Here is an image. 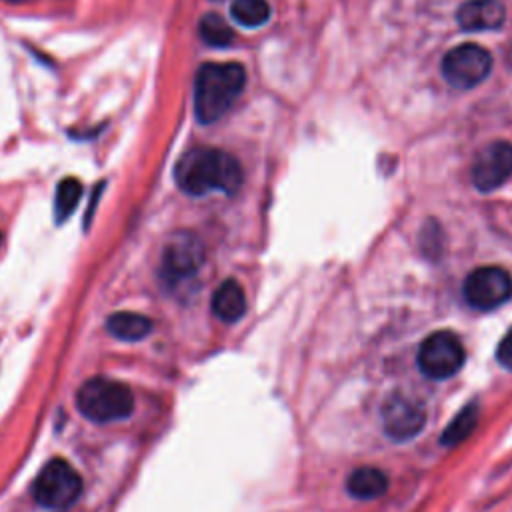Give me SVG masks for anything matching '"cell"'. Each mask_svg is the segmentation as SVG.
I'll use <instances>...</instances> for the list:
<instances>
[{
    "instance_id": "obj_10",
    "label": "cell",
    "mask_w": 512,
    "mask_h": 512,
    "mask_svg": "<svg viewBox=\"0 0 512 512\" xmlns=\"http://www.w3.org/2000/svg\"><path fill=\"white\" fill-rule=\"evenodd\" d=\"M512 174V144L496 140L486 144L472 162V182L478 190L490 192L504 184Z\"/></svg>"
},
{
    "instance_id": "obj_1",
    "label": "cell",
    "mask_w": 512,
    "mask_h": 512,
    "mask_svg": "<svg viewBox=\"0 0 512 512\" xmlns=\"http://www.w3.org/2000/svg\"><path fill=\"white\" fill-rule=\"evenodd\" d=\"M174 178L180 190L190 196H204L214 190L232 194L242 184V168L232 154L198 146L180 156Z\"/></svg>"
},
{
    "instance_id": "obj_12",
    "label": "cell",
    "mask_w": 512,
    "mask_h": 512,
    "mask_svg": "<svg viewBox=\"0 0 512 512\" xmlns=\"http://www.w3.org/2000/svg\"><path fill=\"white\" fill-rule=\"evenodd\" d=\"M212 312L222 322H236L246 312V296L242 286L228 278L224 280L212 294Z\"/></svg>"
},
{
    "instance_id": "obj_15",
    "label": "cell",
    "mask_w": 512,
    "mask_h": 512,
    "mask_svg": "<svg viewBox=\"0 0 512 512\" xmlns=\"http://www.w3.org/2000/svg\"><path fill=\"white\" fill-rule=\"evenodd\" d=\"M476 422H478V406L476 402H470L466 404L456 416L454 420L446 426L440 442L444 446H454V444H460L462 440H466L472 430L476 428Z\"/></svg>"
},
{
    "instance_id": "obj_18",
    "label": "cell",
    "mask_w": 512,
    "mask_h": 512,
    "mask_svg": "<svg viewBox=\"0 0 512 512\" xmlns=\"http://www.w3.org/2000/svg\"><path fill=\"white\" fill-rule=\"evenodd\" d=\"M82 196V184L76 178H64L58 182L54 198V214L58 222H64L78 206Z\"/></svg>"
},
{
    "instance_id": "obj_8",
    "label": "cell",
    "mask_w": 512,
    "mask_h": 512,
    "mask_svg": "<svg viewBox=\"0 0 512 512\" xmlns=\"http://www.w3.org/2000/svg\"><path fill=\"white\" fill-rule=\"evenodd\" d=\"M382 424L390 438L410 440L424 428L426 410L420 400L394 392L382 404Z\"/></svg>"
},
{
    "instance_id": "obj_2",
    "label": "cell",
    "mask_w": 512,
    "mask_h": 512,
    "mask_svg": "<svg viewBox=\"0 0 512 512\" xmlns=\"http://www.w3.org/2000/svg\"><path fill=\"white\" fill-rule=\"evenodd\" d=\"M246 84L244 66L238 62H206L194 80V114L202 124L220 120L236 102Z\"/></svg>"
},
{
    "instance_id": "obj_6",
    "label": "cell",
    "mask_w": 512,
    "mask_h": 512,
    "mask_svg": "<svg viewBox=\"0 0 512 512\" xmlns=\"http://www.w3.org/2000/svg\"><path fill=\"white\" fill-rule=\"evenodd\" d=\"M492 68V56L478 44H460L452 48L442 60V74L454 88L468 90L478 86Z\"/></svg>"
},
{
    "instance_id": "obj_14",
    "label": "cell",
    "mask_w": 512,
    "mask_h": 512,
    "mask_svg": "<svg viewBox=\"0 0 512 512\" xmlns=\"http://www.w3.org/2000/svg\"><path fill=\"white\" fill-rule=\"evenodd\" d=\"M106 328L118 340L136 342V340L146 338L152 332V320L148 316L136 314V312H116V314L108 316Z\"/></svg>"
},
{
    "instance_id": "obj_20",
    "label": "cell",
    "mask_w": 512,
    "mask_h": 512,
    "mask_svg": "<svg viewBox=\"0 0 512 512\" xmlns=\"http://www.w3.org/2000/svg\"><path fill=\"white\" fill-rule=\"evenodd\" d=\"M102 188H104V184H98V188L94 190V194H92V204H90V208H88V212H86V228H88V224H90V218H92V208L98 204V198H100V192H102Z\"/></svg>"
},
{
    "instance_id": "obj_19",
    "label": "cell",
    "mask_w": 512,
    "mask_h": 512,
    "mask_svg": "<svg viewBox=\"0 0 512 512\" xmlns=\"http://www.w3.org/2000/svg\"><path fill=\"white\" fill-rule=\"evenodd\" d=\"M496 358H498V362L504 366V368H508V370H512V328L504 334V338L500 340V344H498V348H496Z\"/></svg>"
},
{
    "instance_id": "obj_21",
    "label": "cell",
    "mask_w": 512,
    "mask_h": 512,
    "mask_svg": "<svg viewBox=\"0 0 512 512\" xmlns=\"http://www.w3.org/2000/svg\"><path fill=\"white\" fill-rule=\"evenodd\" d=\"M0 242H2V234H0Z\"/></svg>"
},
{
    "instance_id": "obj_4",
    "label": "cell",
    "mask_w": 512,
    "mask_h": 512,
    "mask_svg": "<svg viewBox=\"0 0 512 512\" xmlns=\"http://www.w3.org/2000/svg\"><path fill=\"white\" fill-rule=\"evenodd\" d=\"M82 492L80 474L62 458H54L38 472L32 496L34 500L50 510H62L76 502Z\"/></svg>"
},
{
    "instance_id": "obj_11",
    "label": "cell",
    "mask_w": 512,
    "mask_h": 512,
    "mask_svg": "<svg viewBox=\"0 0 512 512\" xmlns=\"http://www.w3.org/2000/svg\"><path fill=\"white\" fill-rule=\"evenodd\" d=\"M504 18L506 10L500 0H466L456 12L460 28L468 32L498 30L504 24Z\"/></svg>"
},
{
    "instance_id": "obj_5",
    "label": "cell",
    "mask_w": 512,
    "mask_h": 512,
    "mask_svg": "<svg viewBox=\"0 0 512 512\" xmlns=\"http://www.w3.org/2000/svg\"><path fill=\"white\" fill-rule=\"evenodd\" d=\"M466 360V350L460 338L450 330L432 332L418 350L420 370L434 380H444L454 376Z\"/></svg>"
},
{
    "instance_id": "obj_3",
    "label": "cell",
    "mask_w": 512,
    "mask_h": 512,
    "mask_svg": "<svg viewBox=\"0 0 512 512\" xmlns=\"http://www.w3.org/2000/svg\"><path fill=\"white\" fill-rule=\"evenodd\" d=\"M76 406L92 422H112L130 416L134 396L124 382L96 376L80 386Z\"/></svg>"
},
{
    "instance_id": "obj_17",
    "label": "cell",
    "mask_w": 512,
    "mask_h": 512,
    "mask_svg": "<svg viewBox=\"0 0 512 512\" xmlns=\"http://www.w3.org/2000/svg\"><path fill=\"white\" fill-rule=\"evenodd\" d=\"M200 38L208 44V46H216V48H224L230 46L234 40V32L232 28L224 22L222 16H218L216 12H208L200 18V26H198Z\"/></svg>"
},
{
    "instance_id": "obj_13",
    "label": "cell",
    "mask_w": 512,
    "mask_h": 512,
    "mask_svg": "<svg viewBox=\"0 0 512 512\" xmlns=\"http://www.w3.org/2000/svg\"><path fill=\"white\" fill-rule=\"evenodd\" d=\"M346 490L350 496L360 500L380 498L388 490V478L382 470L374 466H362L348 476Z\"/></svg>"
},
{
    "instance_id": "obj_7",
    "label": "cell",
    "mask_w": 512,
    "mask_h": 512,
    "mask_svg": "<svg viewBox=\"0 0 512 512\" xmlns=\"http://www.w3.org/2000/svg\"><path fill=\"white\" fill-rule=\"evenodd\" d=\"M512 294V278L500 266H480L464 280V298L472 308L492 310Z\"/></svg>"
},
{
    "instance_id": "obj_16",
    "label": "cell",
    "mask_w": 512,
    "mask_h": 512,
    "mask_svg": "<svg viewBox=\"0 0 512 512\" xmlns=\"http://www.w3.org/2000/svg\"><path fill=\"white\" fill-rule=\"evenodd\" d=\"M230 14L236 24L246 28H258L268 22L270 6L266 0H232Z\"/></svg>"
},
{
    "instance_id": "obj_9",
    "label": "cell",
    "mask_w": 512,
    "mask_h": 512,
    "mask_svg": "<svg viewBox=\"0 0 512 512\" xmlns=\"http://www.w3.org/2000/svg\"><path fill=\"white\" fill-rule=\"evenodd\" d=\"M204 262V246L192 232H178L170 238L162 254V274L170 282H180L198 272Z\"/></svg>"
}]
</instances>
